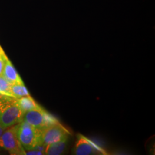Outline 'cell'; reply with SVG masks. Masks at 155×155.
<instances>
[{
    "label": "cell",
    "instance_id": "5bb4252c",
    "mask_svg": "<svg viewBox=\"0 0 155 155\" xmlns=\"http://www.w3.org/2000/svg\"><path fill=\"white\" fill-rule=\"evenodd\" d=\"M5 129L2 127V125L0 123V137L1 136V135L2 134V133H4V132L5 131Z\"/></svg>",
    "mask_w": 155,
    "mask_h": 155
},
{
    "label": "cell",
    "instance_id": "5b68a950",
    "mask_svg": "<svg viewBox=\"0 0 155 155\" xmlns=\"http://www.w3.org/2000/svg\"><path fill=\"white\" fill-rule=\"evenodd\" d=\"M70 132L59 122L41 130V142L45 145L68 140Z\"/></svg>",
    "mask_w": 155,
    "mask_h": 155
},
{
    "label": "cell",
    "instance_id": "7a4b0ae2",
    "mask_svg": "<svg viewBox=\"0 0 155 155\" xmlns=\"http://www.w3.org/2000/svg\"><path fill=\"white\" fill-rule=\"evenodd\" d=\"M16 134L19 141L25 150H32L41 142V130L34 127L28 122L22 120L16 124Z\"/></svg>",
    "mask_w": 155,
    "mask_h": 155
},
{
    "label": "cell",
    "instance_id": "4fadbf2b",
    "mask_svg": "<svg viewBox=\"0 0 155 155\" xmlns=\"http://www.w3.org/2000/svg\"><path fill=\"white\" fill-rule=\"evenodd\" d=\"M25 155H45V153L40 150L32 149V150H25Z\"/></svg>",
    "mask_w": 155,
    "mask_h": 155
},
{
    "label": "cell",
    "instance_id": "8992f818",
    "mask_svg": "<svg viewBox=\"0 0 155 155\" xmlns=\"http://www.w3.org/2000/svg\"><path fill=\"white\" fill-rule=\"evenodd\" d=\"M72 154L75 155H107L105 150L81 134L78 135L77 140L72 149Z\"/></svg>",
    "mask_w": 155,
    "mask_h": 155
},
{
    "label": "cell",
    "instance_id": "277c9868",
    "mask_svg": "<svg viewBox=\"0 0 155 155\" xmlns=\"http://www.w3.org/2000/svg\"><path fill=\"white\" fill-rule=\"evenodd\" d=\"M6 129L0 137V148L6 150L11 155H25V150L17 136L16 125Z\"/></svg>",
    "mask_w": 155,
    "mask_h": 155
},
{
    "label": "cell",
    "instance_id": "ba28073f",
    "mask_svg": "<svg viewBox=\"0 0 155 155\" xmlns=\"http://www.w3.org/2000/svg\"><path fill=\"white\" fill-rule=\"evenodd\" d=\"M16 101L17 105L24 113L27 112L28 111L38 109L41 107L35 100H33V98L31 97V95L16 98Z\"/></svg>",
    "mask_w": 155,
    "mask_h": 155
},
{
    "label": "cell",
    "instance_id": "9a60e30c",
    "mask_svg": "<svg viewBox=\"0 0 155 155\" xmlns=\"http://www.w3.org/2000/svg\"><path fill=\"white\" fill-rule=\"evenodd\" d=\"M0 94H2V93H1V91H0ZM2 95H3V94H2Z\"/></svg>",
    "mask_w": 155,
    "mask_h": 155
},
{
    "label": "cell",
    "instance_id": "8fae6325",
    "mask_svg": "<svg viewBox=\"0 0 155 155\" xmlns=\"http://www.w3.org/2000/svg\"><path fill=\"white\" fill-rule=\"evenodd\" d=\"M11 83H9L2 75L0 76V91L5 96L12 97L11 93Z\"/></svg>",
    "mask_w": 155,
    "mask_h": 155
},
{
    "label": "cell",
    "instance_id": "7c38bea8",
    "mask_svg": "<svg viewBox=\"0 0 155 155\" xmlns=\"http://www.w3.org/2000/svg\"><path fill=\"white\" fill-rule=\"evenodd\" d=\"M6 57V55L5 52L0 46V76L2 75Z\"/></svg>",
    "mask_w": 155,
    "mask_h": 155
},
{
    "label": "cell",
    "instance_id": "30bf717a",
    "mask_svg": "<svg viewBox=\"0 0 155 155\" xmlns=\"http://www.w3.org/2000/svg\"><path fill=\"white\" fill-rule=\"evenodd\" d=\"M11 93L12 97L16 99L30 95L24 83L11 84Z\"/></svg>",
    "mask_w": 155,
    "mask_h": 155
},
{
    "label": "cell",
    "instance_id": "6da1fadb",
    "mask_svg": "<svg viewBox=\"0 0 155 155\" xmlns=\"http://www.w3.org/2000/svg\"><path fill=\"white\" fill-rule=\"evenodd\" d=\"M24 115L15 98L7 96L0 98V123L5 129L21 122Z\"/></svg>",
    "mask_w": 155,
    "mask_h": 155
},
{
    "label": "cell",
    "instance_id": "9c48e42d",
    "mask_svg": "<svg viewBox=\"0 0 155 155\" xmlns=\"http://www.w3.org/2000/svg\"><path fill=\"white\" fill-rule=\"evenodd\" d=\"M67 140L60 141L45 145V155H59L63 154L66 149Z\"/></svg>",
    "mask_w": 155,
    "mask_h": 155
},
{
    "label": "cell",
    "instance_id": "3957f363",
    "mask_svg": "<svg viewBox=\"0 0 155 155\" xmlns=\"http://www.w3.org/2000/svg\"><path fill=\"white\" fill-rule=\"evenodd\" d=\"M23 120L40 130L59 122L55 117L52 116L42 107L25 113Z\"/></svg>",
    "mask_w": 155,
    "mask_h": 155
},
{
    "label": "cell",
    "instance_id": "52a82bcc",
    "mask_svg": "<svg viewBox=\"0 0 155 155\" xmlns=\"http://www.w3.org/2000/svg\"><path fill=\"white\" fill-rule=\"evenodd\" d=\"M2 76L11 84L24 83L15 68L13 66L11 61H9L7 56L5 58Z\"/></svg>",
    "mask_w": 155,
    "mask_h": 155
}]
</instances>
